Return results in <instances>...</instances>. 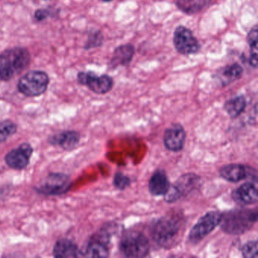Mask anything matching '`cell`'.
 Segmentation results:
<instances>
[{"mask_svg": "<svg viewBox=\"0 0 258 258\" xmlns=\"http://www.w3.org/2000/svg\"><path fill=\"white\" fill-rule=\"evenodd\" d=\"M203 184L201 176L194 173H184L177 180L170 185L168 191L164 195V201L167 203H176L178 201L200 189Z\"/></svg>", "mask_w": 258, "mask_h": 258, "instance_id": "4", "label": "cell"}, {"mask_svg": "<svg viewBox=\"0 0 258 258\" xmlns=\"http://www.w3.org/2000/svg\"><path fill=\"white\" fill-rule=\"evenodd\" d=\"M103 3H111L112 2L113 0H101Z\"/></svg>", "mask_w": 258, "mask_h": 258, "instance_id": "29", "label": "cell"}, {"mask_svg": "<svg viewBox=\"0 0 258 258\" xmlns=\"http://www.w3.org/2000/svg\"><path fill=\"white\" fill-rule=\"evenodd\" d=\"M81 135L76 131H66L58 135L52 137L50 142L55 145H58L66 150H72L79 144Z\"/></svg>", "mask_w": 258, "mask_h": 258, "instance_id": "19", "label": "cell"}, {"mask_svg": "<svg viewBox=\"0 0 258 258\" xmlns=\"http://www.w3.org/2000/svg\"><path fill=\"white\" fill-rule=\"evenodd\" d=\"M113 185L120 191H124L131 185V179L122 172H117L114 174Z\"/></svg>", "mask_w": 258, "mask_h": 258, "instance_id": "27", "label": "cell"}, {"mask_svg": "<svg viewBox=\"0 0 258 258\" xmlns=\"http://www.w3.org/2000/svg\"><path fill=\"white\" fill-rule=\"evenodd\" d=\"M78 81L81 85L88 87L96 94L109 93L114 87V80L109 75L99 76L93 72H81L78 75Z\"/></svg>", "mask_w": 258, "mask_h": 258, "instance_id": "10", "label": "cell"}, {"mask_svg": "<svg viewBox=\"0 0 258 258\" xmlns=\"http://www.w3.org/2000/svg\"><path fill=\"white\" fill-rule=\"evenodd\" d=\"M49 75L43 71L34 70L25 74L18 83L19 92L28 97L41 96L47 90Z\"/></svg>", "mask_w": 258, "mask_h": 258, "instance_id": "6", "label": "cell"}, {"mask_svg": "<svg viewBox=\"0 0 258 258\" xmlns=\"http://www.w3.org/2000/svg\"><path fill=\"white\" fill-rule=\"evenodd\" d=\"M173 43L175 49L181 55H195L201 49L200 43L192 31L183 25H179L175 29Z\"/></svg>", "mask_w": 258, "mask_h": 258, "instance_id": "9", "label": "cell"}, {"mask_svg": "<svg viewBox=\"0 0 258 258\" xmlns=\"http://www.w3.org/2000/svg\"><path fill=\"white\" fill-rule=\"evenodd\" d=\"M256 209L235 208L222 213L220 226L229 235H239L248 232L257 222Z\"/></svg>", "mask_w": 258, "mask_h": 258, "instance_id": "2", "label": "cell"}, {"mask_svg": "<svg viewBox=\"0 0 258 258\" xmlns=\"http://www.w3.org/2000/svg\"><path fill=\"white\" fill-rule=\"evenodd\" d=\"M50 11L49 10H44V9H40V10H37L34 14V18L37 22H42L47 19L49 16H50Z\"/></svg>", "mask_w": 258, "mask_h": 258, "instance_id": "28", "label": "cell"}, {"mask_svg": "<svg viewBox=\"0 0 258 258\" xmlns=\"http://www.w3.org/2000/svg\"><path fill=\"white\" fill-rule=\"evenodd\" d=\"M170 182L167 173L162 169L154 172L149 181V191L152 196H164L170 188Z\"/></svg>", "mask_w": 258, "mask_h": 258, "instance_id": "17", "label": "cell"}, {"mask_svg": "<svg viewBox=\"0 0 258 258\" xmlns=\"http://www.w3.org/2000/svg\"><path fill=\"white\" fill-rule=\"evenodd\" d=\"M104 41V37L100 31H92L89 33L88 38L86 42L84 49H94V48L100 47Z\"/></svg>", "mask_w": 258, "mask_h": 258, "instance_id": "24", "label": "cell"}, {"mask_svg": "<svg viewBox=\"0 0 258 258\" xmlns=\"http://www.w3.org/2000/svg\"><path fill=\"white\" fill-rule=\"evenodd\" d=\"M32 153L31 145L23 143L6 155V162L11 168L22 170L29 164Z\"/></svg>", "mask_w": 258, "mask_h": 258, "instance_id": "14", "label": "cell"}, {"mask_svg": "<svg viewBox=\"0 0 258 258\" xmlns=\"http://www.w3.org/2000/svg\"><path fill=\"white\" fill-rule=\"evenodd\" d=\"M120 253L126 257H144L149 254V238L140 231H128L123 234L119 244Z\"/></svg>", "mask_w": 258, "mask_h": 258, "instance_id": "5", "label": "cell"}, {"mask_svg": "<svg viewBox=\"0 0 258 258\" xmlns=\"http://www.w3.org/2000/svg\"><path fill=\"white\" fill-rule=\"evenodd\" d=\"M53 255L56 257H77L80 255V250L71 240L61 239L55 244Z\"/></svg>", "mask_w": 258, "mask_h": 258, "instance_id": "21", "label": "cell"}, {"mask_svg": "<svg viewBox=\"0 0 258 258\" xmlns=\"http://www.w3.org/2000/svg\"><path fill=\"white\" fill-rule=\"evenodd\" d=\"M186 134L185 129L180 123H174L166 129L163 137L164 146L167 150L173 152H179L185 146Z\"/></svg>", "mask_w": 258, "mask_h": 258, "instance_id": "13", "label": "cell"}, {"mask_svg": "<svg viewBox=\"0 0 258 258\" xmlns=\"http://www.w3.org/2000/svg\"><path fill=\"white\" fill-rule=\"evenodd\" d=\"M244 70L238 63H232L220 69L216 74V78L222 87H226L241 79Z\"/></svg>", "mask_w": 258, "mask_h": 258, "instance_id": "18", "label": "cell"}, {"mask_svg": "<svg viewBox=\"0 0 258 258\" xmlns=\"http://www.w3.org/2000/svg\"><path fill=\"white\" fill-rule=\"evenodd\" d=\"M114 224L105 225L93 235L87 244L84 255L89 257H108L110 255V242L114 231Z\"/></svg>", "mask_w": 258, "mask_h": 258, "instance_id": "7", "label": "cell"}, {"mask_svg": "<svg viewBox=\"0 0 258 258\" xmlns=\"http://www.w3.org/2000/svg\"><path fill=\"white\" fill-rule=\"evenodd\" d=\"M72 182L67 175L63 173H51L37 188V191L47 196H58L70 189Z\"/></svg>", "mask_w": 258, "mask_h": 258, "instance_id": "12", "label": "cell"}, {"mask_svg": "<svg viewBox=\"0 0 258 258\" xmlns=\"http://www.w3.org/2000/svg\"><path fill=\"white\" fill-rule=\"evenodd\" d=\"M246 106L247 101L245 96L238 95L225 102L224 110L231 118L235 119L244 112Z\"/></svg>", "mask_w": 258, "mask_h": 258, "instance_id": "22", "label": "cell"}, {"mask_svg": "<svg viewBox=\"0 0 258 258\" xmlns=\"http://www.w3.org/2000/svg\"><path fill=\"white\" fill-rule=\"evenodd\" d=\"M247 42L248 43L249 59L248 63L250 67L253 69L257 68V43L258 26L254 25L249 31L247 35Z\"/></svg>", "mask_w": 258, "mask_h": 258, "instance_id": "23", "label": "cell"}, {"mask_svg": "<svg viewBox=\"0 0 258 258\" xmlns=\"http://www.w3.org/2000/svg\"><path fill=\"white\" fill-rule=\"evenodd\" d=\"M240 250L244 258H258V241L256 240L247 241Z\"/></svg>", "mask_w": 258, "mask_h": 258, "instance_id": "26", "label": "cell"}, {"mask_svg": "<svg viewBox=\"0 0 258 258\" xmlns=\"http://www.w3.org/2000/svg\"><path fill=\"white\" fill-rule=\"evenodd\" d=\"M135 46L131 43L120 45L114 49L110 60V67L112 69L118 67H126L132 62L135 55Z\"/></svg>", "mask_w": 258, "mask_h": 258, "instance_id": "16", "label": "cell"}, {"mask_svg": "<svg viewBox=\"0 0 258 258\" xmlns=\"http://www.w3.org/2000/svg\"><path fill=\"white\" fill-rule=\"evenodd\" d=\"M211 0H176L177 8L184 14L191 16L203 11L211 4Z\"/></svg>", "mask_w": 258, "mask_h": 258, "instance_id": "20", "label": "cell"}, {"mask_svg": "<svg viewBox=\"0 0 258 258\" xmlns=\"http://www.w3.org/2000/svg\"><path fill=\"white\" fill-rule=\"evenodd\" d=\"M219 173L224 180L233 183L247 179L257 180V172L256 169L245 164H226L220 169Z\"/></svg>", "mask_w": 258, "mask_h": 258, "instance_id": "11", "label": "cell"}, {"mask_svg": "<svg viewBox=\"0 0 258 258\" xmlns=\"http://www.w3.org/2000/svg\"><path fill=\"white\" fill-rule=\"evenodd\" d=\"M29 51L24 47L7 49L0 53V81H9L22 73L31 64Z\"/></svg>", "mask_w": 258, "mask_h": 258, "instance_id": "3", "label": "cell"}, {"mask_svg": "<svg viewBox=\"0 0 258 258\" xmlns=\"http://www.w3.org/2000/svg\"><path fill=\"white\" fill-rule=\"evenodd\" d=\"M185 220L176 213L167 214L152 223L149 233L154 242L161 248L169 249L177 244L182 232Z\"/></svg>", "mask_w": 258, "mask_h": 258, "instance_id": "1", "label": "cell"}, {"mask_svg": "<svg viewBox=\"0 0 258 258\" xmlns=\"http://www.w3.org/2000/svg\"><path fill=\"white\" fill-rule=\"evenodd\" d=\"M222 213L218 211H211L204 214L193 226L188 235L191 244H197L209 235L217 226H220Z\"/></svg>", "mask_w": 258, "mask_h": 258, "instance_id": "8", "label": "cell"}, {"mask_svg": "<svg viewBox=\"0 0 258 258\" xmlns=\"http://www.w3.org/2000/svg\"><path fill=\"white\" fill-rule=\"evenodd\" d=\"M232 200L238 205H250L258 201L257 180L247 181L232 192Z\"/></svg>", "mask_w": 258, "mask_h": 258, "instance_id": "15", "label": "cell"}, {"mask_svg": "<svg viewBox=\"0 0 258 258\" xmlns=\"http://www.w3.org/2000/svg\"><path fill=\"white\" fill-rule=\"evenodd\" d=\"M17 131V126L10 120L0 122V143L5 142L9 137L14 135Z\"/></svg>", "mask_w": 258, "mask_h": 258, "instance_id": "25", "label": "cell"}]
</instances>
